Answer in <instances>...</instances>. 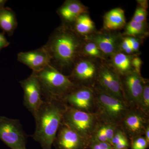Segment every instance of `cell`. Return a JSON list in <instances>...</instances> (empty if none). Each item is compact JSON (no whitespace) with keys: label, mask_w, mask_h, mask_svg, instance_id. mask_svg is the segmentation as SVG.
I'll list each match as a JSON object with an SVG mask.
<instances>
[{"label":"cell","mask_w":149,"mask_h":149,"mask_svg":"<svg viewBox=\"0 0 149 149\" xmlns=\"http://www.w3.org/2000/svg\"><path fill=\"white\" fill-rule=\"evenodd\" d=\"M129 42H130L131 47L136 55H140L141 52H140V46L141 43L143 42V40L139 38L132 37H127Z\"/></svg>","instance_id":"29"},{"label":"cell","mask_w":149,"mask_h":149,"mask_svg":"<svg viewBox=\"0 0 149 149\" xmlns=\"http://www.w3.org/2000/svg\"><path fill=\"white\" fill-rule=\"evenodd\" d=\"M122 35L124 37H132L144 40L149 36L148 22H137L130 20L126 23Z\"/></svg>","instance_id":"22"},{"label":"cell","mask_w":149,"mask_h":149,"mask_svg":"<svg viewBox=\"0 0 149 149\" xmlns=\"http://www.w3.org/2000/svg\"><path fill=\"white\" fill-rule=\"evenodd\" d=\"M148 125L149 116L137 107H130L120 124L129 141L136 137L144 136Z\"/></svg>","instance_id":"11"},{"label":"cell","mask_w":149,"mask_h":149,"mask_svg":"<svg viewBox=\"0 0 149 149\" xmlns=\"http://www.w3.org/2000/svg\"><path fill=\"white\" fill-rule=\"evenodd\" d=\"M95 85L106 93L125 101L120 76L104 62L99 65Z\"/></svg>","instance_id":"14"},{"label":"cell","mask_w":149,"mask_h":149,"mask_svg":"<svg viewBox=\"0 0 149 149\" xmlns=\"http://www.w3.org/2000/svg\"><path fill=\"white\" fill-rule=\"evenodd\" d=\"M141 112L149 116V81L145 80V85L142 95L136 107Z\"/></svg>","instance_id":"25"},{"label":"cell","mask_w":149,"mask_h":149,"mask_svg":"<svg viewBox=\"0 0 149 149\" xmlns=\"http://www.w3.org/2000/svg\"><path fill=\"white\" fill-rule=\"evenodd\" d=\"M89 149H113L112 147L108 143L96 141H91Z\"/></svg>","instance_id":"30"},{"label":"cell","mask_w":149,"mask_h":149,"mask_svg":"<svg viewBox=\"0 0 149 149\" xmlns=\"http://www.w3.org/2000/svg\"><path fill=\"white\" fill-rule=\"evenodd\" d=\"M7 1L6 0H0V10L4 8L5 5Z\"/></svg>","instance_id":"35"},{"label":"cell","mask_w":149,"mask_h":149,"mask_svg":"<svg viewBox=\"0 0 149 149\" xmlns=\"http://www.w3.org/2000/svg\"><path fill=\"white\" fill-rule=\"evenodd\" d=\"M17 26L16 14L11 9L4 7L0 10V28L12 36Z\"/></svg>","instance_id":"21"},{"label":"cell","mask_w":149,"mask_h":149,"mask_svg":"<svg viewBox=\"0 0 149 149\" xmlns=\"http://www.w3.org/2000/svg\"><path fill=\"white\" fill-rule=\"evenodd\" d=\"M84 37L77 35L70 25L62 24L51 35L45 45L51 56V64L59 71L70 70L81 56Z\"/></svg>","instance_id":"1"},{"label":"cell","mask_w":149,"mask_h":149,"mask_svg":"<svg viewBox=\"0 0 149 149\" xmlns=\"http://www.w3.org/2000/svg\"><path fill=\"white\" fill-rule=\"evenodd\" d=\"M28 135L18 119L0 116V139L11 149H27Z\"/></svg>","instance_id":"7"},{"label":"cell","mask_w":149,"mask_h":149,"mask_svg":"<svg viewBox=\"0 0 149 149\" xmlns=\"http://www.w3.org/2000/svg\"><path fill=\"white\" fill-rule=\"evenodd\" d=\"M101 62L80 56L74 62L68 77L76 86L93 88L96 84Z\"/></svg>","instance_id":"6"},{"label":"cell","mask_w":149,"mask_h":149,"mask_svg":"<svg viewBox=\"0 0 149 149\" xmlns=\"http://www.w3.org/2000/svg\"><path fill=\"white\" fill-rule=\"evenodd\" d=\"M97 120L95 113L81 111L66 105L62 122L91 142Z\"/></svg>","instance_id":"5"},{"label":"cell","mask_w":149,"mask_h":149,"mask_svg":"<svg viewBox=\"0 0 149 149\" xmlns=\"http://www.w3.org/2000/svg\"><path fill=\"white\" fill-rule=\"evenodd\" d=\"M110 145L113 149H130V141L120 125L116 129L111 141Z\"/></svg>","instance_id":"24"},{"label":"cell","mask_w":149,"mask_h":149,"mask_svg":"<svg viewBox=\"0 0 149 149\" xmlns=\"http://www.w3.org/2000/svg\"><path fill=\"white\" fill-rule=\"evenodd\" d=\"M35 73L41 85L44 100H62L65 96L77 86L68 75H65L51 64L40 72Z\"/></svg>","instance_id":"3"},{"label":"cell","mask_w":149,"mask_h":149,"mask_svg":"<svg viewBox=\"0 0 149 149\" xmlns=\"http://www.w3.org/2000/svg\"><path fill=\"white\" fill-rule=\"evenodd\" d=\"M70 26L76 34L83 37H87L97 30L95 22L88 13L80 15Z\"/></svg>","instance_id":"20"},{"label":"cell","mask_w":149,"mask_h":149,"mask_svg":"<svg viewBox=\"0 0 149 149\" xmlns=\"http://www.w3.org/2000/svg\"><path fill=\"white\" fill-rule=\"evenodd\" d=\"M125 11L120 8L111 10L104 15L102 29L109 31H118L126 24Z\"/></svg>","instance_id":"19"},{"label":"cell","mask_w":149,"mask_h":149,"mask_svg":"<svg viewBox=\"0 0 149 149\" xmlns=\"http://www.w3.org/2000/svg\"><path fill=\"white\" fill-rule=\"evenodd\" d=\"M120 52L130 55H138L134 52L127 37L124 36L123 37L120 44Z\"/></svg>","instance_id":"28"},{"label":"cell","mask_w":149,"mask_h":149,"mask_svg":"<svg viewBox=\"0 0 149 149\" xmlns=\"http://www.w3.org/2000/svg\"><path fill=\"white\" fill-rule=\"evenodd\" d=\"M23 90V105L34 117L44 102L42 89L37 74L32 72L29 77L19 82Z\"/></svg>","instance_id":"8"},{"label":"cell","mask_w":149,"mask_h":149,"mask_svg":"<svg viewBox=\"0 0 149 149\" xmlns=\"http://www.w3.org/2000/svg\"><path fill=\"white\" fill-rule=\"evenodd\" d=\"M62 24L71 25L83 13H88V8L78 0H67L57 11Z\"/></svg>","instance_id":"16"},{"label":"cell","mask_w":149,"mask_h":149,"mask_svg":"<svg viewBox=\"0 0 149 149\" xmlns=\"http://www.w3.org/2000/svg\"><path fill=\"white\" fill-rule=\"evenodd\" d=\"M135 56L118 52L110 57L104 62L119 76H123L134 71L131 62Z\"/></svg>","instance_id":"18"},{"label":"cell","mask_w":149,"mask_h":149,"mask_svg":"<svg viewBox=\"0 0 149 149\" xmlns=\"http://www.w3.org/2000/svg\"><path fill=\"white\" fill-rule=\"evenodd\" d=\"M143 61L142 60L139 56L136 55L134 56L132 60L131 64L134 70L139 74H141V69L142 64H143Z\"/></svg>","instance_id":"31"},{"label":"cell","mask_w":149,"mask_h":149,"mask_svg":"<svg viewBox=\"0 0 149 149\" xmlns=\"http://www.w3.org/2000/svg\"><path fill=\"white\" fill-rule=\"evenodd\" d=\"M123 37L118 31H109L101 29L84 37L86 40L96 44L107 59L120 52V45Z\"/></svg>","instance_id":"9"},{"label":"cell","mask_w":149,"mask_h":149,"mask_svg":"<svg viewBox=\"0 0 149 149\" xmlns=\"http://www.w3.org/2000/svg\"><path fill=\"white\" fill-rule=\"evenodd\" d=\"M91 142L62 122L54 140L56 149H88Z\"/></svg>","instance_id":"12"},{"label":"cell","mask_w":149,"mask_h":149,"mask_svg":"<svg viewBox=\"0 0 149 149\" xmlns=\"http://www.w3.org/2000/svg\"><path fill=\"white\" fill-rule=\"evenodd\" d=\"M84 40L81 49V56L101 62L106 61L107 59L104 54L95 44L91 41Z\"/></svg>","instance_id":"23"},{"label":"cell","mask_w":149,"mask_h":149,"mask_svg":"<svg viewBox=\"0 0 149 149\" xmlns=\"http://www.w3.org/2000/svg\"><path fill=\"white\" fill-rule=\"evenodd\" d=\"M144 136L147 142L149 144V125H148L146 128Z\"/></svg>","instance_id":"34"},{"label":"cell","mask_w":149,"mask_h":149,"mask_svg":"<svg viewBox=\"0 0 149 149\" xmlns=\"http://www.w3.org/2000/svg\"><path fill=\"white\" fill-rule=\"evenodd\" d=\"M130 149H146L149 144L144 136H139L130 141Z\"/></svg>","instance_id":"26"},{"label":"cell","mask_w":149,"mask_h":149,"mask_svg":"<svg viewBox=\"0 0 149 149\" xmlns=\"http://www.w3.org/2000/svg\"><path fill=\"white\" fill-rule=\"evenodd\" d=\"M120 77L125 101L130 107H136L143 93L146 78L135 70Z\"/></svg>","instance_id":"13"},{"label":"cell","mask_w":149,"mask_h":149,"mask_svg":"<svg viewBox=\"0 0 149 149\" xmlns=\"http://www.w3.org/2000/svg\"><path fill=\"white\" fill-rule=\"evenodd\" d=\"M66 104L57 99L44 100L35 118V132L32 137L42 149H52L59 127L62 122Z\"/></svg>","instance_id":"2"},{"label":"cell","mask_w":149,"mask_h":149,"mask_svg":"<svg viewBox=\"0 0 149 149\" xmlns=\"http://www.w3.org/2000/svg\"><path fill=\"white\" fill-rule=\"evenodd\" d=\"M138 6H140L145 9H148V2L147 0H138L137 1Z\"/></svg>","instance_id":"33"},{"label":"cell","mask_w":149,"mask_h":149,"mask_svg":"<svg viewBox=\"0 0 149 149\" xmlns=\"http://www.w3.org/2000/svg\"><path fill=\"white\" fill-rule=\"evenodd\" d=\"M97 120L91 141H98L110 144L116 129L120 125L102 118L97 115Z\"/></svg>","instance_id":"17"},{"label":"cell","mask_w":149,"mask_h":149,"mask_svg":"<svg viewBox=\"0 0 149 149\" xmlns=\"http://www.w3.org/2000/svg\"><path fill=\"white\" fill-rule=\"evenodd\" d=\"M10 42L7 40L4 32L0 33V52L4 48L8 47Z\"/></svg>","instance_id":"32"},{"label":"cell","mask_w":149,"mask_h":149,"mask_svg":"<svg viewBox=\"0 0 149 149\" xmlns=\"http://www.w3.org/2000/svg\"><path fill=\"white\" fill-rule=\"evenodd\" d=\"M96 113L100 117L120 125L130 107L124 101L112 95L95 85Z\"/></svg>","instance_id":"4"},{"label":"cell","mask_w":149,"mask_h":149,"mask_svg":"<svg viewBox=\"0 0 149 149\" xmlns=\"http://www.w3.org/2000/svg\"><path fill=\"white\" fill-rule=\"evenodd\" d=\"M148 11L140 6H137L131 20L137 22H146Z\"/></svg>","instance_id":"27"},{"label":"cell","mask_w":149,"mask_h":149,"mask_svg":"<svg viewBox=\"0 0 149 149\" xmlns=\"http://www.w3.org/2000/svg\"><path fill=\"white\" fill-rule=\"evenodd\" d=\"M62 100L68 106L78 110L95 113V95L93 88L76 86Z\"/></svg>","instance_id":"10"},{"label":"cell","mask_w":149,"mask_h":149,"mask_svg":"<svg viewBox=\"0 0 149 149\" xmlns=\"http://www.w3.org/2000/svg\"></svg>","instance_id":"36"},{"label":"cell","mask_w":149,"mask_h":149,"mask_svg":"<svg viewBox=\"0 0 149 149\" xmlns=\"http://www.w3.org/2000/svg\"><path fill=\"white\" fill-rule=\"evenodd\" d=\"M17 60L32 69V72H38L51 64V56L47 49L44 46L35 50L19 53Z\"/></svg>","instance_id":"15"}]
</instances>
